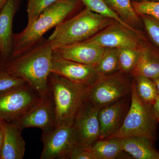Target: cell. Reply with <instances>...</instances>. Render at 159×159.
<instances>
[{
  "label": "cell",
  "mask_w": 159,
  "mask_h": 159,
  "mask_svg": "<svg viewBox=\"0 0 159 159\" xmlns=\"http://www.w3.org/2000/svg\"><path fill=\"white\" fill-rule=\"evenodd\" d=\"M159 0H141V1H159Z\"/></svg>",
  "instance_id": "e575fe53"
},
{
  "label": "cell",
  "mask_w": 159,
  "mask_h": 159,
  "mask_svg": "<svg viewBox=\"0 0 159 159\" xmlns=\"http://www.w3.org/2000/svg\"><path fill=\"white\" fill-rule=\"evenodd\" d=\"M42 140L43 148L40 159H66L69 151L75 144L73 123L43 131Z\"/></svg>",
  "instance_id": "30bf717a"
},
{
  "label": "cell",
  "mask_w": 159,
  "mask_h": 159,
  "mask_svg": "<svg viewBox=\"0 0 159 159\" xmlns=\"http://www.w3.org/2000/svg\"></svg>",
  "instance_id": "d590c367"
},
{
  "label": "cell",
  "mask_w": 159,
  "mask_h": 159,
  "mask_svg": "<svg viewBox=\"0 0 159 159\" xmlns=\"http://www.w3.org/2000/svg\"><path fill=\"white\" fill-rule=\"evenodd\" d=\"M93 81L79 83L58 74H50L48 85L55 107L56 127L73 123L74 116L86 100Z\"/></svg>",
  "instance_id": "277c9868"
},
{
  "label": "cell",
  "mask_w": 159,
  "mask_h": 159,
  "mask_svg": "<svg viewBox=\"0 0 159 159\" xmlns=\"http://www.w3.org/2000/svg\"><path fill=\"white\" fill-rule=\"evenodd\" d=\"M42 95L27 84L0 93V121L13 122L39 101Z\"/></svg>",
  "instance_id": "52a82bcc"
},
{
  "label": "cell",
  "mask_w": 159,
  "mask_h": 159,
  "mask_svg": "<svg viewBox=\"0 0 159 159\" xmlns=\"http://www.w3.org/2000/svg\"><path fill=\"white\" fill-rule=\"evenodd\" d=\"M134 83L140 99L147 105L152 106L159 97L156 85L153 80L142 76L135 77Z\"/></svg>",
  "instance_id": "44dd1931"
},
{
  "label": "cell",
  "mask_w": 159,
  "mask_h": 159,
  "mask_svg": "<svg viewBox=\"0 0 159 159\" xmlns=\"http://www.w3.org/2000/svg\"><path fill=\"white\" fill-rule=\"evenodd\" d=\"M99 108L85 100L77 111L74 120L75 145L84 148H90L99 140Z\"/></svg>",
  "instance_id": "ba28073f"
},
{
  "label": "cell",
  "mask_w": 159,
  "mask_h": 159,
  "mask_svg": "<svg viewBox=\"0 0 159 159\" xmlns=\"http://www.w3.org/2000/svg\"><path fill=\"white\" fill-rule=\"evenodd\" d=\"M81 3L91 11L104 17L114 20L126 29L133 31L136 30L121 18L119 15L105 2L104 0H80Z\"/></svg>",
  "instance_id": "ffe728a7"
},
{
  "label": "cell",
  "mask_w": 159,
  "mask_h": 159,
  "mask_svg": "<svg viewBox=\"0 0 159 159\" xmlns=\"http://www.w3.org/2000/svg\"><path fill=\"white\" fill-rule=\"evenodd\" d=\"M20 0H7L0 10V54L2 69L11 58L13 50V18Z\"/></svg>",
  "instance_id": "5bb4252c"
},
{
  "label": "cell",
  "mask_w": 159,
  "mask_h": 159,
  "mask_svg": "<svg viewBox=\"0 0 159 159\" xmlns=\"http://www.w3.org/2000/svg\"><path fill=\"white\" fill-rule=\"evenodd\" d=\"M142 18L149 36L159 47V22L149 16L143 15Z\"/></svg>",
  "instance_id": "83f0119b"
},
{
  "label": "cell",
  "mask_w": 159,
  "mask_h": 159,
  "mask_svg": "<svg viewBox=\"0 0 159 159\" xmlns=\"http://www.w3.org/2000/svg\"><path fill=\"white\" fill-rule=\"evenodd\" d=\"M7 1V0H0V10L2 9Z\"/></svg>",
  "instance_id": "d6a6232c"
},
{
  "label": "cell",
  "mask_w": 159,
  "mask_h": 159,
  "mask_svg": "<svg viewBox=\"0 0 159 159\" xmlns=\"http://www.w3.org/2000/svg\"><path fill=\"white\" fill-rule=\"evenodd\" d=\"M123 20L131 25L138 24L139 18L130 0H104Z\"/></svg>",
  "instance_id": "603a6c76"
},
{
  "label": "cell",
  "mask_w": 159,
  "mask_h": 159,
  "mask_svg": "<svg viewBox=\"0 0 159 159\" xmlns=\"http://www.w3.org/2000/svg\"><path fill=\"white\" fill-rule=\"evenodd\" d=\"M57 0H28L27 12L28 24L29 25L37 19L44 10Z\"/></svg>",
  "instance_id": "d4e9b609"
},
{
  "label": "cell",
  "mask_w": 159,
  "mask_h": 159,
  "mask_svg": "<svg viewBox=\"0 0 159 159\" xmlns=\"http://www.w3.org/2000/svg\"><path fill=\"white\" fill-rule=\"evenodd\" d=\"M26 83L15 77L9 72L2 69L0 70V93L24 85Z\"/></svg>",
  "instance_id": "4316f807"
},
{
  "label": "cell",
  "mask_w": 159,
  "mask_h": 159,
  "mask_svg": "<svg viewBox=\"0 0 159 159\" xmlns=\"http://www.w3.org/2000/svg\"><path fill=\"white\" fill-rule=\"evenodd\" d=\"M2 61H1V54H0V70H2Z\"/></svg>",
  "instance_id": "836d02e7"
},
{
  "label": "cell",
  "mask_w": 159,
  "mask_h": 159,
  "mask_svg": "<svg viewBox=\"0 0 159 159\" xmlns=\"http://www.w3.org/2000/svg\"><path fill=\"white\" fill-rule=\"evenodd\" d=\"M119 49L106 48L101 59L96 66V71L99 76L109 75L119 70Z\"/></svg>",
  "instance_id": "7402d4cb"
},
{
  "label": "cell",
  "mask_w": 159,
  "mask_h": 159,
  "mask_svg": "<svg viewBox=\"0 0 159 159\" xmlns=\"http://www.w3.org/2000/svg\"><path fill=\"white\" fill-rule=\"evenodd\" d=\"M105 48L85 40L60 47L54 50V54L76 62L96 66L104 53Z\"/></svg>",
  "instance_id": "9a60e30c"
},
{
  "label": "cell",
  "mask_w": 159,
  "mask_h": 159,
  "mask_svg": "<svg viewBox=\"0 0 159 159\" xmlns=\"http://www.w3.org/2000/svg\"><path fill=\"white\" fill-rule=\"evenodd\" d=\"M130 97V107L123 124L110 138L142 137L155 142L159 122L154 115L152 106L145 104L139 98L134 81L131 84Z\"/></svg>",
  "instance_id": "5b68a950"
},
{
  "label": "cell",
  "mask_w": 159,
  "mask_h": 159,
  "mask_svg": "<svg viewBox=\"0 0 159 159\" xmlns=\"http://www.w3.org/2000/svg\"><path fill=\"white\" fill-rule=\"evenodd\" d=\"M131 74L153 80L159 77V57L145 50H140L136 63Z\"/></svg>",
  "instance_id": "ac0fdd59"
},
{
  "label": "cell",
  "mask_w": 159,
  "mask_h": 159,
  "mask_svg": "<svg viewBox=\"0 0 159 159\" xmlns=\"http://www.w3.org/2000/svg\"><path fill=\"white\" fill-rule=\"evenodd\" d=\"M124 152L137 159H159V152L154 145V142L142 137L122 139Z\"/></svg>",
  "instance_id": "e0dca14e"
},
{
  "label": "cell",
  "mask_w": 159,
  "mask_h": 159,
  "mask_svg": "<svg viewBox=\"0 0 159 159\" xmlns=\"http://www.w3.org/2000/svg\"><path fill=\"white\" fill-rule=\"evenodd\" d=\"M95 159H115L124 152L122 139L119 138L99 140L88 148Z\"/></svg>",
  "instance_id": "d6986e66"
},
{
  "label": "cell",
  "mask_w": 159,
  "mask_h": 159,
  "mask_svg": "<svg viewBox=\"0 0 159 159\" xmlns=\"http://www.w3.org/2000/svg\"><path fill=\"white\" fill-rule=\"evenodd\" d=\"M3 142V132L2 129V121H0V152H1V148H2V145Z\"/></svg>",
  "instance_id": "4dcf8cb0"
},
{
  "label": "cell",
  "mask_w": 159,
  "mask_h": 159,
  "mask_svg": "<svg viewBox=\"0 0 159 159\" xmlns=\"http://www.w3.org/2000/svg\"><path fill=\"white\" fill-rule=\"evenodd\" d=\"M81 3L80 0H57L32 24L20 33L13 34V50L10 60L39 43L48 31L72 16Z\"/></svg>",
  "instance_id": "7a4b0ae2"
},
{
  "label": "cell",
  "mask_w": 159,
  "mask_h": 159,
  "mask_svg": "<svg viewBox=\"0 0 159 159\" xmlns=\"http://www.w3.org/2000/svg\"><path fill=\"white\" fill-rule=\"evenodd\" d=\"M153 81L155 84L156 85L157 90L159 96V77L153 80Z\"/></svg>",
  "instance_id": "1f68e13d"
},
{
  "label": "cell",
  "mask_w": 159,
  "mask_h": 159,
  "mask_svg": "<svg viewBox=\"0 0 159 159\" xmlns=\"http://www.w3.org/2000/svg\"><path fill=\"white\" fill-rule=\"evenodd\" d=\"M86 40L105 48L139 49V40L134 31L119 23L110 25Z\"/></svg>",
  "instance_id": "8fae6325"
},
{
  "label": "cell",
  "mask_w": 159,
  "mask_h": 159,
  "mask_svg": "<svg viewBox=\"0 0 159 159\" xmlns=\"http://www.w3.org/2000/svg\"><path fill=\"white\" fill-rule=\"evenodd\" d=\"M13 122L21 130L28 128H39L48 131L56 127V113L54 101L50 92L24 115Z\"/></svg>",
  "instance_id": "9c48e42d"
},
{
  "label": "cell",
  "mask_w": 159,
  "mask_h": 159,
  "mask_svg": "<svg viewBox=\"0 0 159 159\" xmlns=\"http://www.w3.org/2000/svg\"><path fill=\"white\" fill-rule=\"evenodd\" d=\"M114 21H115L95 13L85 7L55 27L47 40L54 50L62 46L88 39L113 24Z\"/></svg>",
  "instance_id": "3957f363"
},
{
  "label": "cell",
  "mask_w": 159,
  "mask_h": 159,
  "mask_svg": "<svg viewBox=\"0 0 159 159\" xmlns=\"http://www.w3.org/2000/svg\"><path fill=\"white\" fill-rule=\"evenodd\" d=\"M51 73L73 82L88 83L98 77L96 66L88 65L65 59L53 53Z\"/></svg>",
  "instance_id": "4fadbf2b"
},
{
  "label": "cell",
  "mask_w": 159,
  "mask_h": 159,
  "mask_svg": "<svg viewBox=\"0 0 159 159\" xmlns=\"http://www.w3.org/2000/svg\"><path fill=\"white\" fill-rule=\"evenodd\" d=\"M137 14L149 16L159 22V1L132 2Z\"/></svg>",
  "instance_id": "484cf974"
},
{
  "label": "cell",
  "mask_w": 159,
  "mask_h": 159,
  "mask_svg": "<svg viewBox=\"0 0 159 159\" xmlns=\"http://www.w3.org/2000/svg\"><path fill=\"white\" fill-rule=\"evenodd\" d=\"M118 49L119 70L122 73L131 74L136 63L140 50L127 48Z\"/></svg>",
  "instance_id": "cb8c5ba5"
},
{
  "label": "cell",
  "mask_w": 159,
  "mask_h": 159,
  "mask_svg": "<svg viewBox=\"0 0 159 159\" xmlns=\"http://www.w3.org/2000/svg\"><path fill=\"white\" fill-rule=\"evenodd\" d=\"M3 142L0 159H22L26 143L21 131L12 122L2 121Z\"/></svg>",
  "instance_id": "2e32d148"
},
{
  "label": "cell",
  "mask_w": 159,
  "mask_h": 159,
  "mask_svg": "<svg viewBox=\"0 0 159 159\" xmlns=\"http://www.w3.org/2000/svg\"><path fill=\"white\" fill-rule=\"evenodd\" d=\"M154 115L156 119L159 122V97H158L156 102L152 106Z\"/></svg>",
  "instance_id": "f546056e"
},
{
  "label": "cell",
  "mask_w": 159,
  "mask_h": 159,
  "mask_svg": "<svg viewBox=\"0 0 159 159\" xmlns=\"http://www.w3.org/2000/svg\"><path fill=\"white\" fill-rule=\"evenodd\" d=\"M66 159H95L94 156L89 149L81 148L76 145L69 151Z\"/></svg>",
  "instance_id": "f1b7e54d"
},
{
  "label": "cell",
  "mask_w": 159,
  "mask_h": 159,
  "mask_svg": "<svg viewBox=\"0 0 159 159\" xmlns=\"http://www.w3.org/2000/svg\"><path fill=\"white\" fill-rule=\"evenodd\" d=\"M131 103L130 94L116 102L99 109V140L109 139L121 128Z\"/></svg>",
  "instance_id": "7c38bea8"
},
{
  "label": "cell",
  "mask_w": 159,
  "mask_h": 159,
  "mask_svg": "<svg viewBox=\"0 0 159 159\" xmlns=\"http://www.w3.org/2000/svg\"><path fill=\"white\" fill-rule=\"evenodd\" d=\"M131 84L116 72L98 76L91 84L86 100L99 109L116 102L130 94Z\"/></svg>",
  "instance_id": "8992f818"
},
{
  "label": "cell",
  "mask_w": 159,
  "mask_h": 159,
  "mask_svg": "<svg viewBox=\"0 0 159 159\" xmlns=\"http://www.w3.org/2000/svg\"><path fill=\"white\" fill-rule=\"evenodd\" d=\"M54 49L48 40L11 59L3 70L23 80L42 96L49 93L48 80L51 73Z\"/></svg>",
  "instance_id": "6da1fadb"
}]
</instances>
